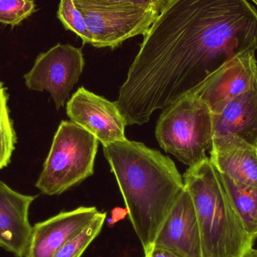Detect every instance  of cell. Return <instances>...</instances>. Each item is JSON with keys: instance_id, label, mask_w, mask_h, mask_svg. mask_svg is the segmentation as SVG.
I'll use <instances>...</instances> for the list:
<instances>
[{"instance_id": "obj_14", "label": "cell", "mask_w": 257, "mask_h": 257, "mask_svg": "<svg viewBox=\"0 0 257 257\" xmlns=\"http://www.w3.org/2000/svg\"><path fill=\"white\" fill-rule=\"evenodd\" d=\"M213 138L232 135L257 147V83L213 115Z\"/></svg>"}, {"instance_id": "obj_12", "label": "cell", "mask_w": 257, "mask_h": 257, "mask_svg": "<svg viewBox=\"0 0 257 257\" xmlns=\"http://www.w3.org/2000/svg\"><path fill=\"white\" fill-rule=\"evenodd\" d=\"M36 196L18 193L0 181V247L17 257H25L33 226L30 205Z\"/></svg>"}, {"instance_id": "obj_10", "label": "cell", "mask_w": 257, "mask_h": 257, "mask_svg": "<svg viewBox=\"0 0 257 257\" xmlns=\"http://www.w3.org/2000/svg\"><path fill=\"white\" fill-rule=\"evenodd\" d=\"M153 245L169 249L184 257H202L196 210L185 187L162 223Z\"/></svg>"}, {"instance_id": "obj_11", "label": "cell", "mask_w": 257, "mask_h": 257, "mask_svg": "<svg viewBox=\"0 0 257 257\" xmlns=\"http://www.w3.org/2000/svg\"><path fill=\"white\" fill-rule=\"evenodd\" d=\"M96 207H79L39 222L33 226L25 257H53L99 214Z\"/></svg>"}, {"instance_id": "obj_9", "label": "cell", "mask_w": 257, "mask_h": 257, "mask_svg": "<svg viewBox=\"0 0 257 257\" xmlns=\"http://www.w3.org/2000/svg\"><path fill=\"white\" fill-rule=\"evenodd\" d=\"M257 83L254 51L239 54L210 75L193 93L209 107L213 115Z\"/></svg>"}, {"instance_id": "obj_19", "label": "cell", "mask_w": 257, "mask_h": 257, "mask_svg": "<svg viewBox=\"0 0 257 257\" xmlns=\"http://www.w3.org/2000/svg\"><path fill=\"white\" fill-rule=\"evenodd\" d=\"M36 11L33 0H0V24L19 25Z\"/></svg>"}, {"instance_id": "obj_13", "label": "cell", "mask_w": 257, "mask_h": 257, "mask_svg": "<svg viewBox=\"0 0 257 257\" xmlns=\"http://www.w3.org/2000/svg\"><path fill=\"white\" fill-rule=\"evenodd\" d=\"M211 160L216 169L233 181L257 187V147L236 136L213 138Z\"/></svg>"}, {"instance_id": "obj_7", "label": "cell", "mask_w": 257, "mask_h": 257, "mask_svg": "<svg viewBox=\"0 0 257 257\" xmlns=\"http://www.w3.org/2000/svg\"><path fill=\"white\" fill-rule=\"evenodd\" d=\"M84 66L81 48L57 44L36 57L30 72L24 75L25 84L31 90L48 91L59 110L64 106Z\"/></svg>"}, {"instance_id": "obj_4", "label": "cell", "mask_w": 257, "mask_h": 257, "mask_svg": "<svg viewBox=\"0 0 257 257\" xmlns=\"http://www.w3.org/2000/svg\"><path fill=\"white\" fill-rule=\"evenodd\" d=\"M213 136L212 112L194 93L164 108L156 127L160 147L189 167L208 158Z\"/></svg>"}, {"instance_id": "obj_5", "label": "cell", "mask_w": 257, "mask_h": 257, "mask_svg": "<svg viewBox=\"0 0 257 257\" xmlns=\"http://www.w3.org/2000/svg\"><path fill=\"white\" fill-rule=\"evenodd\" d=\"M99 141L76 123L63 120L36 187L48 196L60 195L93 175Z\"/></svg>"}, {"instance_id": "obj_8", "label": "cell", "mask_w": 257, "mask_h": 257, "mask_svg": "<svg viewBox=\"0 0 257 257\" xmlns=\"http://www.w3.org/2000/svg\"><path fill=\"white\" fill-rule=\"evenodd\" d=\"M71 121L93 135L102 145L126 139V119L116 102L80 87L66 105Z\"/></svg>"}, {"instance_id": "obj_6", "label": "cell", "mask_w": 257, "mask_h": 257, "mask_svg": "<svg viewBox=\"0 0 257 257\" xmlns=\"http://www.w3.org/2000/svg\"><path fill=\"white\" fill-rule=\"evenodd\" d=\"M82 14L95 48H114L135 36H145L160 14L103 0H74Z\"/></svg>"}, {"instance_id": "obj_20", "label": "cell", "mask_w": 257, "mask_h": 257, "mask_svg": "<svg viewBox=\"0 0 257 257\" xmlns=\"http://www.w3.org/2000/svg\"><path fill=\"white\" fill-rule=\"evenodd\" d=\"M103 1L114 3V4L136 6V7L160 14L167 0H103Z\"/></svg>"}, {"instance_id": "obj_21", "label": "cell", "mask_w": 257, "mask_h": 257, "mask_svg": "<svg viewBox=\"0 0 257 257\" xmlns=\"http://www.w3.org/2000/svg\"><path fill=\"white\" fill-rule=\"evenodd\" d=\"M144 253H145V257H184L169 249L154 245L146 251H144Z\"/></svg>"}, {"instance_id": "obj_15", "label": "cell", "mask_w": 257, "mask_h": 257, "mask_svg": "<svg viewBox=\"0 0 257 257\" xmlns=\"http://www.w3.org/2000/svg\"><path fill=\"white\" fill-rule=\"evenodd\" d=\"M221 174V173H220ZM232 204L247 232L257 238V187L240 184L221 174Z\"/></svg>"}, {"instance_id": "obj_23", "label": "cell", "mask_w": 257, "mask_h": 257, "mask_svg": "<svg viewBox=\"0 0 257 257\" xmlns=\"http://www.w3.org/2000/svg\"><path fill=\"white\" fill-rule=\"evenodd\" d=\"M252 1L254 2V3L257 5V0H252Z\"/></svg>"}, {"instance_id": "obj_22", "label": "cell", "mask_w": 257, "mask_h": 257, "mask_svg": "<svg viewBox=\"0 0 257 257\" xmlns=\"http://www.w3.org/2000/svg\"><path fill=\"white\" fill-rule=\"evenodd\" d=\"M242 257H257V249L251 248L244 253Z\"/></svg>"}, {"instance_id": "obj_16", "label": "cell", "mask_w": 257, "mask_h": 257, "mask_svg": "<svg viewBox=\"0 0 257 257\" xmlns=\"http://www.w3.org/2000/svg\"><path fill=\"white\" fill-rule=\"evenodd\" d=\"M8 101L7 88L3 82H0V170L10 163L17 142Z\"/></svg>"}, {"instance_id": "obj_3", "label": "cell", "mask_w": 257, "mask_h": 257, "mask_svg": "<svg viewBox=\"0 0 257 257\" xmlns=\"http://www.w3.org/2000/svg\"><path fill=\"white\" fill-rule=\"evenodd\" d=\"M183 179L196 210L202 257H242L253 248L256 239L246 230L210 158L189 167Z\"/></svg>"}, {"instance_id": "obj_1", "label": "cell", "mask_w": 257, "mask_h": 257, "mask_svg": "<svg viewBox=\"0 0 257 257\" xmlns=\"http://www.w3.org/2000/svg\"><path fill=\"white\" fill-rule=\"evenodd\" d=\"M256 50L257 11L247 0H167L116 104L128 125L148 123L225 63Z\"/></svg>"}, {"instance_id": "obj_2", "label": "cell", "mask_w": 257, "mask_h": 257, "mask_svg": "<svg viewBox=\"0 0 257 257\" xmlns=\"http://www.w3.org/2000/svg\"><path fill=\"white\" fill-rule=\"evenodd\" d=\"M102 146L130 222L146 251L184 189V179L170 157L142 142L126 139Z\"/></svg>"}, {"instance_id": "obj_18", "label": "cell", "mask_w": 257, "mask_h": 257, "mask_svg": "<svg viewBox=\"0 0 257 257\" xmlns=\"http://www.w3.org/2000/svg\"><path fill=\"white\" fill-rule=\"evenodd\" d=\"M57 17L64 28L81 38L84 45H91V36L87 30L84 17L75 6L74 0H60Z\"/></svg>"}, {"instance_id": "obj_17", "label": "cell", "mask_w": 257, "mask_h": 257, "mask_svg": "<svg viewBox=\"0 0 257 257\" xmlns=\"http://www.w3.org/2000/svg\"><path fill=\"white\" fill-rule=\"evenodd\" d=\"M106 220V213L100 212L78 235L60 247L53 257H81L99 235Z\"/></svg>"}]
</instances>
